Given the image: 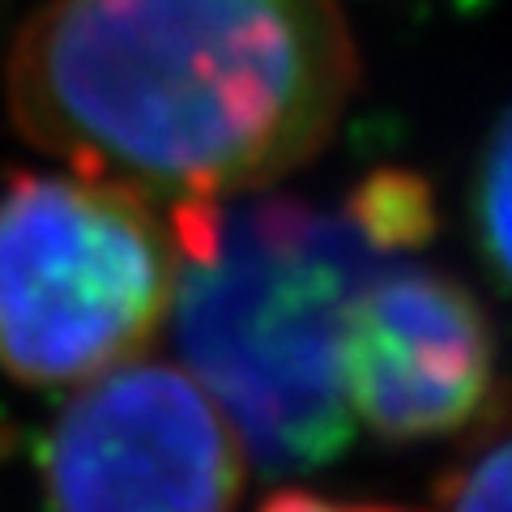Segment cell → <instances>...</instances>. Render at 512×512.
I'll return each instance as SVG.
<instances>
[{"label": "cell", "mask_w": 512, "mask_h": 512, "mask_svg": "<svg viewBox=\"0 0 512 512\" xmlns=\"http://www.w3.org/2000/svg\"><path fill=\"white\" fill-rule=\"evenodd\" d=\"M346 205L367 239L389 256H402L410 248L427 244L436 235V197L423 175L402 167H380L346 192Z\"/></svg>", "instance_id": "6"}, {"label": "cell", "mask_w": 512, "mask_h": 512, "mask_svg": "<svg viewBox=\"0 0 512 512\" xmlns=\"http://www.w3.org/2000/svg\"><path fill=\"white\" fill-rule=\"evenodd\" d=\"M440 512H512V431L444 478Z\"/></svg>", "instance_id": "8"}, {"label": "cell", "mask_w": 512, "mask_h": 512, "mask_svg": "<svg viewBox=\"0 0 512 512\" xmlns=\"http://www.w3.org/2000/svg\"><path fill=\"white\" fill-rule=\"evenodd\" d=\"M180 244L175 342L265 470L325 466L355 440L342 329L363 282L389 265L350 205L265 197L163 205Z\"/></svg>", "instance_id": "2"}, {"label": "cell", "mask_w": 512, "mask_h": 512, "mask_svg": "<svg viewBox=\"0 0 512 512\" xmlns=\"http://www.w3.org/2000/svg\"><path fill=\"white\" fill-rule=\"evenodd\" d=\"M474 227L487 265L512 291V107L491 128L474 180Z\"/></svg>", "instance_id": "7"}, {"label": "cell", "mask_w": 512, "mask_h": 512, "mask_svg": "<svg viewBox=\"0 0 512 512\" xmlns=\"http://www.w3.org/2000/svg\"><path fill=\"white\" fill-rule=\"evenodd\" d=\"M350 419L384 444H427L483 419L495 393V329L466 282L384 265L342 329Z\"/></svg>", "instance_id": "5"}, {"label": "cell", "mask_w": 512, "mask_h": 512, "mask_svg": "<svg viewBox=\"0 0 512 512\" xmlns=\"http://www.w3.org/2000/svg\"><path fill=\"white\" fill-rule=\"evenodd\" d=\"M180 286L167 210L90 175L0 188V372L86 384L154 342Z\"/></svg>", "instance_id": "3"}, {"label": "cell", "mask_w": 512, "mask_h": 512, "mask_svg": "<svg viewBox=\"0 0 512 512\" xmlns=\"http://www.w3.org/2000/svg\"><path fill=\"white\" fill-rule=\"evenodd\" d=\"M261 512H402L389 504H359V500H329L316 491H278L261 504Z\"/></svg>", "instance_id": "9"}, {"label": "cell", "mask_w": 512, "mask_h": 512, "mask_svg": "<svg viewBox=\"0 0 512 512\" xmlns=\"http://www.w3.org/2000/svg\"><path fill=\"white\" fill-rule=\"evenodd\" d=\"M355 86L338 0H43L5 60L30 146L163 205L248 197L303 167Z\"/></svg>", "instance_id": "1"}, {"label": "cell", "mask_w": 512, "mask_h": 512, "mask_svg": "<svg viewBox=\"0 0 512 512\" xmlns=\"http://www.w3.org/2000/svg\"><path fill=\"white\" fill-rule=\"evenodd\" d=\"M43 491L52 512H235L244 440L184 367L128 359L56 414Z\"/></svg>", "instance_id": "4"}]
</instances>
